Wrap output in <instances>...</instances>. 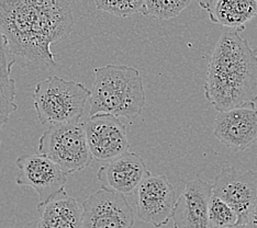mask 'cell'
<instances>
[{
  "instance_id": "obj_1",
  "label": "cell",
  "mask_w": 257,
  "mask_h": 228,
  "mask_svg": "<svg viewBox=\"0 0 257 228\" xmlns=\"http://www.w3.org/2000/svg\"><path fill=\"white\" fill-rule=\"evenodd\" d=\"M75 19L68 0H0V32L15 64L29 70L56 67L51 46L68 38Z\"/></svg>"
},
{
  "instance_id": "obj_2",
  "label": "cell",
  "mask_w": 257,
  "mask_h": 228,
  "mask_svg": "<svg viewBox=\"0 0 257 228\" xmlns=\"http://www.w3.org/2000/svg\"><path fill=\"white\" fill-rule=\"evenodd\" d=\"M204 96L218 112L255 107L257 52L239 32L221 34L209 62Z\"/></svg>"
},
{
  "instance_id": "obj_3",
  "label": "cell",
  "mask_w": 257,
  "mask_h": 228,
  "mask_svg": "<svg viewBox=\"0 0 257 228\" xmlns=\"http://www.w3.org/2000/svg\"><path fill=\"white\" fill-rule=\"evenodd\" d=\"M89 116L109 114L134 122L147 101L142 77L134 67L104 65L93 69Z\"/></svg>"
},
{
  "instance_id": "obj_4",
  "label": "cell",
  "mask_w": 257,
  "mask_h": 228,
  "mask_svg": "<svg viewBox=\"0 0 257 228\" xmlns=\"http://www.w3.org/2000/svg\"><path fill=\"white\" fill-rule=\"evenodd\" d=\"M91 90L83 84L52 76L37 85L33 105L38 120L44 126L79 123Z\"/></svg>"
},
{
  "instance_id": "obj_5",
  "label": "cell",
  "mask_w": 257,
  "mask_h": 228,
  "mask_svg": "<svg viewBox=\"0 0 257 228\" xmlns=\"http://www.w3.org/2000/svg\"><path fill=\"white\" fill-rule=\"evenodd\" d=\"M38 149L41 155L49 158L66 174L81 171L93 160L84 123L48 127L39 139Z\"/></svg>"
},
{
  "instance_id": "obj_6",
  "label": "cell",
  "mask_w": 257,
  "mask_h": 228,
  "mask_svg": "<svg viewBox=\"0 0 257 228\" xmlns=\"http://www.w3.org/2000/svg\"><path fill=\"white\" fill-rule=\"evenodd\" d=\"M16 183L29 186L38 193L39 202L45 203L65 190L67 175L43 155L22 154L16 159Z\"/></svg>"
},
{
  "instance_id": "obj_7",
  "label": "cell",
  "mask_w": 257,
  "mask_h": 228,
  "mask_svg": "<svg viewBox=\"0 0 257 228\" xmlns=\"http://www.w3.org/2000/svg\"><path fill=\"white\" fill-rule=\"evenodd\" d=\"M83 228H133L134 212L125 195L100 189L81 204Z\"/></svg>"
},
{
  "instance_id": "obj_8",
  "label": "cell",
  "mask_w": 257,
  "mask_h": 228,
  "mask_svg": "<svg viewBox=\"0 0 257 228\" xmlns=\"http://www.w3.org/2000/svg\"><path fill=\"white\" fill-rule=\"evenodd\" d=\"M176 202L175 188L164 174H151L136 191L138 217L155 228H161L173 218Z\"/></svg>"
},
{
  "instance_id": "obj_9",
  "label": "cell",
  "mask_w": 257,
  "mask_h": 228,
  "mask_svg": "<svg viewBox=\"0 0 257 228\" xmlns=\"http://www.w3.org/2000/svg\"><path fill=\"white\" fill-rule=\"evenodd\" d=\"M212 194L235 210L237 225H245L257 200V171L237 170L234 167L223 168L214 179Z\"/></svg>"
},
{
  "instance_id": "obj_10",
  "label": "cell",
  "mask_w": 257,
  "mask_h": 228,
  "mask_svg": "<svg viewBox=\"0 0 257 228\" xmlns=\"http://www.w3.org/2000/svg\"><path fill=\"white\" fill-rule=\"evenodd\" d=\"M87 143L93 159L108 162L130 151L126 127L119 118L109 114L89 116L84 122Z\"/></svg>"
},
{
  "instance_id": "obj_11",
  "label": "cell",
  "mask_w": 257,
  "mask_h": 228,
  "mask_svg": "<svg viewBox=\"0 0 257 228\" xmlns=\"http://www.w3.org/2000/svg\"><path fill=\"white\" fill-rule=\"evenodd\" d=\"M150 175L143 158L133 151H126L99 168L97 180L102 189L126 196L133 194Z\"/></svg>"
},
{
  "instance_id": "obj_12",
  "label": "cell",
  "mask_w": 257,
  "mask_h": 228,
  "mask_svg": "<svg viewBox=\"0 0 257 228\" xmlns=\"http://www.w3.org/2000/svg\"><path fill=\"white\" fill-rule=\"evenodd\" d=\"M211 197V183L198 177L187 182L174 208V228H212L209 218Z\"/></svg>"
},
{
  "instance_id": "obj_13",
  "label": "cell",
  "mask_w": 257,
  "mask_h": 228,
  "mask_svg": "<svg viewBox=\"0 0 257 228\" xmlns=\"http://www.w3.org/2000/svg\"><path fill=\"white\" fill-rule=\"evenodd\" d=\"M213 135L235 150H245L257 140V109L243 107L219 112Z\"/></svg>"
},
{
  "instance_id": "obj_14",
  "label": "cell",
  "mask_w": 257,
  "mask_h": 228,
  "mask_svg": "<svg viewBox=\"0 0 257 228\" xmlns=\"http://www.w3.org/2000/svg\"><path fill=\"white\" fill-rule=\"evenodd\" d=\"M38 228H83V207L65 190L39 203Z\"/></svg>"
},
{
  "instance_id": "obj_15",
  "label": "cell",
  "mask_w": 257,
  "mask_h": 228,
  "mask_svg": "<svg viewBox=\"0 0 257 228\" xmlns=\"http://www.w3.org/2000/svg\"><path fill=\"white\" fill-rule=\"evenodd\" d=\"M203 9L214 25L239 32L257 16V0H212Z\"/></svg>"
},
{
  "instance_id": "obj_16",
  "label": "cell",
  "mask_w": 257,
  "mask_h": 228,
  "mask_svg": "<svg viewBox=\"0 0 257 228\" xmlns=\"http://www.w3.org/2000/svg\"><path fill=\"white\" fill-rule=\"evenodd\" d=\"M14 65L15 62L0 32V134L3 127L9 123L11 114L18 108L16 103V83L11 77Z\"/></svg>"
},
{
  "instance_id": "obj_17",
  "label": "cell",
  "mask_w": 257,
  "mask_h": 228,
  "mask_svg": "<svg viewBox=\"0 0 257 228\" xmlns=\"http://www.w3.org/2000/svg\"><path fill=\"white\" fill-rule=\"evenodd\" d=\"M192 0H144V16L168 20L178 17Z\"/></svg>"
},
{
  "instance_id": "obj_18",
  "label": "cell",
  "mask_w": 257,
  "mask_h": 228,
  "mask_svg": "<svg viewBox=\"0 0 257 228\" xmlns=\"http://www.w3.org/2000/svg\"><path fill=\"white\" fill-rule=\"evenodd\" d=\"M209 218L212 228H227L238 224L235 210L213 194L209 204Z\"/></svg>"
},
{
  "instance_id": "obj_19",
  "label": "cell",
  "mask_w": 257,
  "mask_h": 228,
  "mask_svg": "<svg viewBox=\"0 0 257 228\" xmlns=\"http://www.w3.org/2000/svg\"><path fill=\"white\" fill-rule=\"evenodd\" d=\"M98 10L115 17L126 18L136 14H143L144 0H93Z\"/></svg>"
},
{
  "instance_id": "obj_20",
  "label": "cell",
  "mask_w": 257,
  "mask_h": 228,
  "mask_svg": "<svg viewBox=\"0 0 257 228\" xmlns=\"http://www.w3.org/2000/svg\"><path fill=\"white\" fill-rule=\"evenodd\" d=\"M245 225H246L247 228H257V200L254 204L253 208L250 209L247 220H246V224Z\"/></svg>"
},
{
  "instance_id": "obj_21",
  "label": "cell",
  "mask_w": 257,
  "mask_h": 228,
  "mask_svg": "<svg viewBox=\"0 0 257 228\" xmlns=\"http://www.w3.org/2000/svg\"><path fill=\"white\" fill-rule=\"evenodd\" d=\"M196 2L198 3V4H199V6H200V7L203 9L204 7H206V6L207 5H209L210 3H211L212 2V0H196Z\"/></svg>"
},
{
  "instance_id": "obj_22",
  "label": "cell",
  "mask_w": 257,
  "mask_h": 228,
  "mask_svg": "<svg viewBox=\"0 0 257 228\" xmlns=\"http://www.w3.org/2000/svg\"><path fill=\"white\" fill-rule=\"evenodd\" d=\"M227 228H247V227H246V225H235V226L227 227Z\"/></svg>"
}]
</instances>
